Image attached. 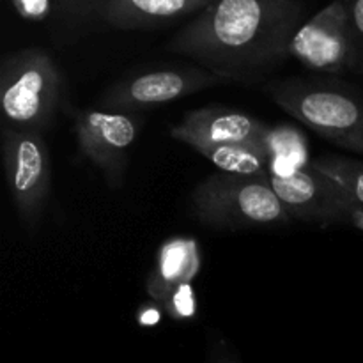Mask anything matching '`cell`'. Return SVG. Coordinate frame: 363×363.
Segmentation results:
<instances>
[{"mask_svg":"<svg viewBox=\"0 0 363 363\" xmlns=\"http://www.w3.org/2000/svg\"><path fill=\"white\" fill-rule=\"evenodd\" d=\"M170 137L194 149L247 144L269 149L273 155V131L262 121L225 106H204L194 110L170 130Z\"/></svg>","mask_w":363,"mask_h":363,"instance_id":"cell-10","label":"cell"},{"mask_svg":"<svg viewBox=\"0 0 363 363\" xmlns=\"http://www.w3.org/2000/svg\"><path fill=\"white\" fill-rule=\"evenodd\" d=\"M62 74L55 60L39 48L9 53L0 66V108L4 126L45 133L55 116Z\"/></svg>","mask_w":363,"mask_h":363,"instance_id":"cell-4","label":"cell"},{"mask_svg":"<svg viewBox=\"0 0 363 363\" xmlns=\"http://www.w3.org/2000/svg\"><path fill=\"white\" fill-rule=\"evenodd\" d=\"M213 0H108L101 23L123 30L155 28L199 14Z\"/></svg>","mask_w":363,"mask_h":363,"instance_id":"cell-11","label":"cell"},{"mask_svg":"<svg viewBox=\"0 0 363 363\" xmlns=\"http://www.w3.org/2000/svg\"><path fill=\"white\" fill-rule=\"evenodd\" d=\"M350 13L351 27H353L354 38L363 50V0H344Z\"/></svg>","mask_w":363,"mask_h":363,"instance_id":"cell-18","label":"cell"},{"mask_svg":"<svg viewBox=\"0 0 363 363\" xmlns=\"http://www.w3.org/2000/svg\"><path fill=\"white\" fill-rule=\"evenodd\" d=\"M21 18L30 21L45 20L52 9V0H11Z\"/></svg>","mask_w":363,"mask_h":363,"instance_id":"cell-17","label":"cell"},{"mask_svg":"<svg viewBox=\"0 0 363 363\" xmlns=\"http://www.w3.org/2000/svg\"><path fill=\"white\" fill-rule=\"evenodd\" d=\"M162 305L177 321L191 319L197 314V301H195V293L191 289V284H183L177 289H174Z\"/></svg>","mask_w":363,"mask_h":363,"instance_id":"cell-15","label":"cell"},{"mask_svg":"<svg viewBox=\"0 0 363 363\" xmlns=\"http://www.w3.org/2000/svg\"><path fill=\"white\" fill-rule=\"evenodd\" d=\"M201 269V254L191 238L169 240L156 255V266L147 279V293L152 300H167L174 289L190 284Z\"/></svg>","mask_w":363,"mask_h":363,"instance_id":"cell-12","label":"cell"},{"mask_svg":"<svg viewBox=\"0 0 363 363\" xmlns=\"http://www.w3.org/2000/svg\"><path fill=\"white\" fill-rule=\"evenodd\" d=\"M269 183L293 220L332 227L347 223L350 211L357 206L339 184L311 165L291 174L269 172Z\"/></svg>","mask_w":363,"mask_h":363,"instance_id":"cell-9","label":"cell"},{"mask_svg":"<svg viewBox=\"0 0 363 363\" xmlns=\"http://www.w3.org/2000/svg\"><path fill=\"white\" fill-rule=\"evenodd\" d=\"M74 133L80 155L103 174L108 186H123L138 121L126 112L85 108L74 113Z\"/></svg>","mask_w":363,"mask_h":363,"instance_id":"cell-8","label":"cell"},{"mask_svg":"<svg viewBox=\"0 0 363 363\" xmlns=\"http://www.w3.org/2000/svg\"><path fill=\"white\" fill-rule=\"evenodd\" d=\"M347 225H353L354 229L363 230V206L357 204L350 211V216H347Z\"/></svg>","mask_w":363,"mask_h":363,"instance_id":"cell-21","label":"cell"},{"mask_svg":"<svg viewBox=\"0 0 363 363\" xmlns=\"http://www.w3.org/2000/svg\"><path fill=\"white\" fill-rule=\"evenodd\" d=\"M311 167L339 184L357 204L363 206V162L342 156H319Z\"/></svg>","mask_w":363,"mask_h":363,"instance_id":"cell-14","label":"cell"},{"mask_svg":"<svg viewBox=\"0 0 363 363\" xmlns=\"http://www.w3.org/2000/svg\"><path fill=\"white\" fill-rule=\"evenodd\" d=\"M59 11L69 20L101 21L108 0H55Z\"/></svg>","mask_w":363,"mask_h":363,"instance_id":"cell-16","label":"cell"},{"mask_svg":"<svg viewBox=\"0 0 363 363\" xmlns=\"http://www.w3.org/2000/svg\"><path fill=\"white\" fill-rule=\"evenodd\" d=\"M357 73L360 74V77L363 78V50H362V57H360V64H358V69H357Z\"/></svg>","mask_w":363,"mask_h":363,"instance_id":"cell-22","label":"cell"},{"mask_svg":"<svg viewBox=\"0 0 363 363\" xmlns=\"http://www.w3.org/2000/svg\"><path fill=\"white\" fill-rule=\"evenodd\" d=\"M2 158L14 209L23 225L34 229L52 184L48 147L43 133L2 126Z\"/></svg>","mask_w":363,"mask_h":363,"instance_id":"cell-6","label":"cell"},{"mask_svg":"<svg viewBox=\"0 0 363 363\" xmlns=\"http://www.w3.org/2000/svg\"><path fill=\"white\" fill-rule=\"evenodd\" d=\"M201 156L213 163L216 169L238 176H266L269 174L268 163H272V151L257 145L223 144L195 149Z\"/></svg>","mask_w":363,"mask_h":363,"instance_id":"cell-13","label":"cell"},{"mask_svg":"<svg viewBox=\"0 0 363 363\" xmlns=\"http://www.w3.org/2000/svg\"><path fill=\"white\" fill-rule=\"evenodd\" d=\"M191 206L195 216L215 229L287 225L293 220L273 190L269 174H213L194 188Z\"/></svg>","mask_w":363,"mask_h":363,"instance_id":"cell-3","label":"cell"},{"mask_svg":"<svg viewBox=\"0 0 363 363\" xmlns=\"http://www.w3.org/2000/svg\"><path fill=\"white\" fill-rule=\"evenodd\" d=\"M303 13L301 0H213L169 50L233 82H252L287 59Z\"/></svg>","mask_w":363,"mask_h":363,"instance_id":"cell-1","label":"cell"},{"mask_svg":"<svg viewBox=\"0 0 363 363\" xmlns=\"http://www.w3.org/2000/svg\"><path fill=\"white\" fill-rule=\"evenodd\" d=\"M230 82H233L230 78L202 66L160 67V69L142 71L106 89L99 99V108L110 112H138Z\"/></svg>","mask_w":363,"mask_h":363,"instance_id":"cell-7","label":"cell"},{"mask_svg":"<svg viewBox=\"0 0 363 363\" xmlns=\"http://www.w3.org/2000/svg\"><path fill=\"white\" fill-rule=\"evenodd\" d=\"M269 98L325 140L363 155V96L335 78L266 82Z\"/></svg>","mask_w":363,"mask_h":363,"instance_id":"cell-2","label":"cell"},{"mask_svg":"<svg viewBox=\"0 0 363 363\" xmlns=\"http://www.w3.org/2000/svg\"><path fill=\"white\" fill-rule=\"evenodd\" d=\"M209 363H241L236 357L229 344L223 339H216L211 346V354H209Z\"/></svg>","mask_w":363,"mask_h":363,"instance_id":"cell-19","label":"cell"},{"mask_svg":"<svg viewBox=\"0 0 363 363\" xmlns=\"http://www.w3.org/2000/svg\"><path fill=\"white\" fill-rule=\"evenodd\" d=\"M289 55L307 69L325 74L357 73L362 48L354 38L344 0H332L303 21L289 45Z\"/></svg>","mask_w":363,"mask_h":363,"instance_id":"cell-5","label":"cell"},{"mask_svg":"<svg viewBox=\"0 0 363 363\" xmlns=\"http://www.w3.org/2000/svg\"><path fill=\"white\" fill-rule=\"evenodd\" d=\"M160 318H162V312H160V308L155 307V305L140 308V312H138V323L144 326L156 325V323L160 321Z\"/></svg>","mask_w":363,"mask_h":363,"instance_id":"cell-20","label":"cell"}]
</instances>
